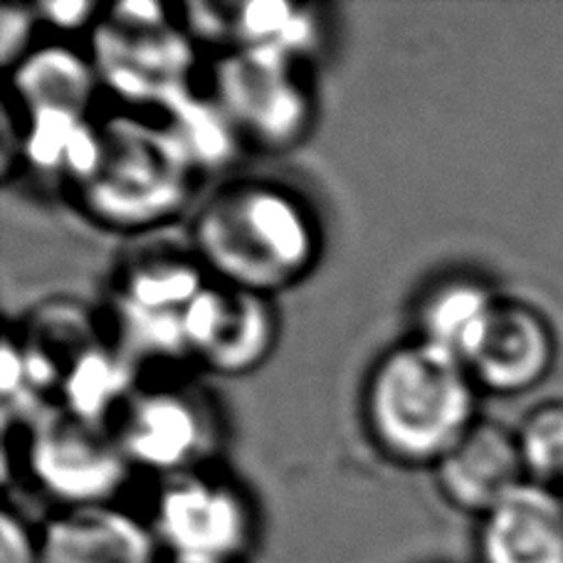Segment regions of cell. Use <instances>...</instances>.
I'll return each instance as SVG.
<instances>
[{
	"label": "cell",
	"mask_w": 563,
	"mask_h": 563,
	"mask_svg": "<svg viewBox=\"0 0 563 563\" xmlns=\"http://www.w3.org/2000/svg\"><path fill=\"white\" fill-rule=\"evenodd\" d=\"M198 263L223 285L277 297L319 260L321 235L309 206L273 180L220 186L194 223Z\"/></svg>",
	"instance_id": "obj_1"
},
{
	"label": "cell",
	"mask_w": 563,
	"mask_h": 563,
	"mask_svg": "<svg viewBox=\"0 0 563 563\" xmlns=\"http://www.w3.org/2000/svg\"><path fill=\"white\" fill-rule=\"evenodd\" d=\"M477 390L452 351L420 336L398 344L368 376L371 438L400 465L435 467L477 422Z\"/></svg>",
	"instance_id": "obj_2"
},
{
	"label": "cell",
	"mask_w": 563,
	"mask_h": 563,
	"mask_svg": "<svg viewBox=\"0 0 563 563\" xmlns=\"http://www.w3.org/2000/svg\"><path fill=\"white\" fill-rule=\"evenodd\" d=\"M102 151L95 174L77 188L95 223L122 233L156 228L188 203L194 174L168 126L112 117L99 126Z\"/></svg>",
	"instance_id": "obj_3"
},
{
	"label": "cell",
	"mask_w": 563,
	"mask_h": 563,
	"mask_svg": "<svg viewBox=\"0 0 563 563\" xmlns=\"http://www.w3.org/2000/svg\"><path fill=\"white\" fill-rule=\"evenodd\" d=\"M213 99L240 139L267 151L297 146L314 122L301 59L275 49H228L216 65Z\"/></svg>",
	"instance_id": "obj_4"
},
{
	"label": "cell",
	"mask_w": 563,
	"mask_h": 563,
	"mask_svg": "<svg viewBox=\"0 0 563 563\" xmlns=\"http://www.w3.org/2000/svg\"><path fill=\"white\" fill-rule=\"evenodd\" d=\"M27 467L37 485L69 509L112 505L126 485L132 462L117 430L57 404L30 422Z\"/></svg>",
	"instance_id": "obj_5"
},
{
	"label": "cell",
	"mask_w": 563,
	"mask_h": 563,
	"mask_svg": "<svg viewBox=\"0 0 563 563\" xmlns=\"http://www.w3.org/2000/svg\"><path fill=\"white\" fill-rule=\"evenodd\" d=\"M154 534L174 561L233 563L253 541V511L228 482L184 472L164 479Z\"/></svg>",
	"instance_id": "obj_6"
},
{
	"label": "cell",
	"mask_w": 563,
	"mask_h": 563,
	"mask_svg": "<svg viewBox=\"0 0 563 563\" xmlns=\"http://www.w3.org/2000/svg\"><path fill=\"white\" fill-rule=\"evenodd\" d=\"M92 63L99 82L126 102L161 107L168 112L180 99L194 95V40L170 27V23L132 27L107 18L97 20Z\"/></svg>",
	"instance_id": "obj_7"
},
{
	"label": "cell",
	"mask_w": 563,
	"mask_h": 563,
	"mask_svg": "<svg viewBox=\"0 0 563 563\" xmlns=\"http://www.w3.org/2000/svg\"><path fill=\"white\" fill-rule=\"evenodd\" d=\"M117 438L132 467L174 477L196 472L216 450L213 416L198 394L178 388L136 390L122 408Z\"/></svg>",
	"instance_id": "obj_8"
},
{
	"label": "cell",
	"mask_w": 563,
	"mask_h": 563,
	"mask_svg": "<svg viewBox=\"0 0 563 563\" xmlns=\"http://www.w3.org/2000/svg\"><path fill=\"white\" fill-rule=\"evenodd\" d=\"M279 319L269 297L208 282L186 309L188 354L220 376H245L273 354Z\"/></svg>",
	"instance_id": "obj_9"
},
{
	"label": "cell",
	"mask_w": 563,
	"mask_h": 563,
	"mask_svg": "<svg viewBox=\"0 0 563 563\" xmlns=\"http://www.w3.org/2000/svg\"><path fill=\"white\" fill-rule=\"evenodd\" d=\"M556 358V339L541 311L501 299L462 354L479 390L519 396L544 384Z\"/></svg>",
	"instance_id": "obj_10"
},
{
	"label": "cell",
	"mask_w": 563,
	"mask_h": 563,
	"mask_svg": "<svg viewBox=\"0 0 563 563\" xmlns=\"http://www.w3.org/2000/svg\"><path fill=\"white\" fill-rule=\"evenodd\" d=\"M440 495L467 515L485 517L501 499L525 485L517 430L477 420L435 467Z\"/></svg>",
	"instance_id": "obj_11"
},
{
	"label": "cell",
	"mask_w": 563,
	"mask_h": 563,
	"mask_svg": "<svg viewBox=\"0 0 563 563\" xmlns=\"http://www.w3.org/2000/svg\"><path fill=\"white\" fill-rule=\"evenodd\" d=\"M40 563H158V539L114 505L69 507L40 534Z\"/></svg>",
	"instance_id": "obj_12"
},
{
	"label": "cell",
	"mask_w": 563,
	"mask_h": 563,
	"mask_svg": "<svg viewBox=\"0 0 563 563\" xmlns=\"http://www.w3.org/2000/svg\"><path fill=\"white\" fill-rule=\"evenodd\" d=\"M482 563H563V497L525 482L482 517Z\"/></svg>",
	"instance_id": "obj_13"
},
{
	"label": "cell",
	"mask_w": 563,
	"mask_h": 563,
	"mask_svg": "<svg viewBox=\"0 0 563 563\" xmlns=\"http://www.w3.org/2000/svg\"><path fill=\"white\" fill-rule=\"evenodd\" d=\"M99 327L89 311L73 299H53L30 314L18 344L23 349L30 380L40 396L59 394L69 371L97 346Z\"/></svg>",
	"instance_id": "obj_14"
},
{
	"label": "cell",
	"mask_w": 563,
	"mask_h": 563,
	"mask_svg": "<svg viewBox=\"0 0 563 563\" xmlns=\"http://www.w3.org/2000/svg\"><path fill=\"white\" fill-rule=\"evenodd\" d=\"M99 85L102 82L95 63L65 45L33 49L13 67V79H10V89L25 117L40 112L87 117Z\"/></svg>",
	"instance_id": "obj_15"
},
{
	"label": "cell",
	"mask_w": 563,
	"mask_h": 563,
	"mask_svg": "<svg viewBox=\"0 0 563 563\" xmlns=\"http://www.w3.org/2000/svg\"><path fill=\"white\" fill-rule=\"evenodd\" d=\"M102 136L87 117L69 112H40L27 117L23 132V161L40 174L67 178L79 188L95 174Z\"/></svg>",
	"instance_id": "obj_16"
},
{
	"label": "cell",
	"mask_w": 563,
	"mask_h": 563,
	"mask_svg": "<svg viewBox=\"0 0 563 563\" xmlns=\"http://www.w3.org/2000/svg\"><path fill=\"white\" fill-rule=\"evenodd\" d=\"M139 361L117 341H99L77 361L59 386V406L75 416L107 422L136 394Z\"/></svg>",
	"instance_id": "obj_17"
},
{
	"label": "cell",
	"mask_w": 563,
	"mask_h": 563,
	"mask_svg": "<svg viewBox=\"0 0 563 563\" xmlns=\"http://www.w3.org/2000/svg\"><path fill=\"white\" fill-rule=\"evenodd\" d=\"M499 297L477 279L457 277L432 287L420 305V339L460 356L485 327Z\"/></svg>",
	"instance_id": "obj_18"
},
{
	"label": "cell",
	"mask_w": 563,
	"mask_h": 563,
	"mask_svg": "<svg viewBox=\"0 0 563 563\" xmlns=\"http://www.w3.org/2000/svg\"><path fill=\"white\" fill-rule=\"evenodd\" d=\"M206 275L198 260L176 255L136 260L119 279L112 301L161 314H186L190 301L208 285Z\"/></svg>",
	"instance_id": "obj_19"
},
{
	"label": "cell",
	"mask_w": 563,
	"mask_h": 563,
	"mask_svg": "<svg viewBox=\"0 0 563 563\" xmlns=\"http://www.w3.org/2000/svg\"><path fill=\"white\" fill-rule=\"evenodd\" d=\"M319 40L321 20L314 8L282 3V0H255V3L233 5L230 49H275V53L305 59Z\"/></svg>",
	"instance_id": "obj_20"
},
{
	"label": "cell",
	"mask_w": 563,
	"mask_h": 563,
	"mask_svg": "<svg viewBox=\"0 0 563 563\" xmlns=\"http://www.w3.org/2000/svg\"><path fill=\"white\" fill-rule=\"evenodd\" d=\"M168 132L174 134L178 146L196 170L223 168L238 154L243 144L235 124L230 122L216 99L188 95L166 112Z\"/></svg>",
	"instance_id": "obj_21"
},
{
	"label": "cell",
	"mask_w": 563,
	"mask_h": 563,
	"mask_svg": "<svg viewBox=\"0 0 563 563\" xmlns=\"http://www.w3.org/2000/svg\"><path fill=\"white\" fill-rule=\"evenodd\" d=\"M527 479L556 489L563 485V404L529 410L517 428Z\"/></svg>",
	"instance_id": "obj_22"
},
{
	"label": "cell",
	"mask_w": 563,
	"mask_h": 563,
	"mask_svg": "<svg viewBox=\"0 0 563 563\" xmlns=\"http://www.w3.org/2000/svg\"><path fill=\"white\" fill-rule=\"evenodd\" d=\"M40 15L35 8L25 5H5L0 13V59L5 67H15L20 59L27 57L30 40L35 35V25Z\"/></svg>",
	"instance_id": "obj_23"
},
{
	"label": "cell",
	"mask_w": 563,
	"mask_h": 563,
	"mask_svg": "<svg viewBox=\"0 0 563 563\" xmlns=\"http://www.w3.org/2000/svg\"><path fill=\"white\" fill-rule=\"evenodd\" d=\"M0 563H40V534L13 509L0 517Z\"/></svg>",
	"instance_id": "obj_24"
},
{
	"label": "cell",
	"mask_w": 563,
	"mask_h": 563,
	"mask_svg": "<svg viewBox=\"0 0 563 563\" xmlns=\"http://www.w3.org/2000/svg\"><path fill=\"white\" fill-rule=\"evenodd\" d=\"M37 15L43 23L53 25L55 30H65V33H77V30L95 23V15H99L97 3H87V0H63V3H43L37 5Z\"/></svg>",
	"instance_id": "obj_25"
},
{
	"label": "cell",
	"mask_w": 563,
	"mask_h": 563,
	"mask_svg": "<svg viewBox=\"0 0 563 563\" xmlns=\"http://www.w3.org/2000/svg\"><path fill=\"white\" fill-rule=\"evenodd\" d=\"M107 20L119 25H132V27H158L168 25L166 8L158 3H148V0H141V3H119L107 10Z\"/></svg>",
	"instance_id": "obj_26"
},
{
	"label": "cell",
	"mask_w": 563,
	"mask_h": 563,
	"mask_svg": "<svg viewBox=\"0 0 563 563\" xmlns=\"http://www.w3.org/2000/svg\"><path fill=\"white\" fill-rule=\"evenodd\" d=\"M170 563H194V561H174V559H170Z\"/></svg>",
	"instance_id": "obj_27"
}]
</instances>
